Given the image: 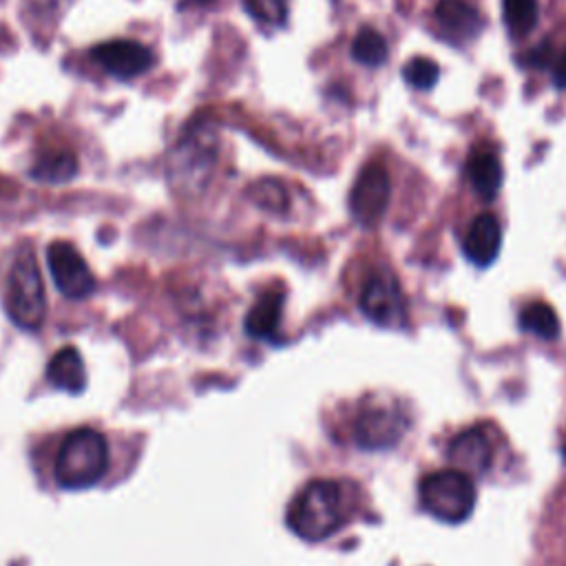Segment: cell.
Instances as JSON below:
<instances>
[{"label":"cell","instance_id":"cell-1","mask_svg":"<svg viewBox=\"0 0 566 566\" xmlns=\"http://www.w3.org/2000/svg\"><path fill=\"white\" fill-rule=\"evenodd\" d=\"M287 526L307 542H321L345 522L343 489L334 480L307 482L290 502Z\"/></svg>","mask_w":566,"mask_h":566},{"label":"cell","instance_id":"cell-2","mask_svg":"<svg viewBox=\"0 0 566 566\" xmlns=\"http://www.w3.org/2000/svg\"><path fill=\"white\" fill-rule=\"evenodd\" d=\"M108 469V442L106 438L91 429H73L60 444L55 455V480L62 489L75 491L93 486L104 478Z\"/></svg>","mask_w":566,"mask_h":566},{"label":"cell","instance_id":"cell-3","mask_svg":"<svg viewBox=\"0 0 566 566\" xmlns=\"http://www.w3.org/2000/svg\"><path fill=\"white\" fill-rule=\"evenodd\" d=\"M217 164V137L208 128L190 130L170 153L166 177L170 188L181 197L199 195Z\"/></svg>","mask_w":566,"mask_h":566},{"label":"cell","instance_id":"cell-4","mask_svg":"<svg viewBox=\"0 0 566 566\" xmlns=\"http://www.w3.org/2000/svg\"><path fill=\"white\" fill-rule=\"evenodd\" d=\"M7 314L20 329L35 332L46 314V296L42 274L33 250L22 248L7 274Z\"/></svg>","mask_w":566,"mask_h":566},{"label":"cell","instance_id":"cell-5","mask_svg":"<svg viewBox=\"0 0 566 566\" xmlns=\"http://www.w3.org/2000/svg\"><path fill=\"white\" fill-rule=\"evenodd\" d=\"M420 504L440 522H462L475 506V486L469 473L460 469H444L420 480Z\"/></svg>","mask_w":566,"mask_h":566},{"label":"cell","instance_id":"cell-6","mask_svg":"<svg viewBox=\"0 0 566 566\" xmlns=\"http://www.w3.org/2000/svg\"><path fill=\"white\" fill-rule=\"evenodd\" d=\"M389 192H391L389 175L382 168V164L365 166L358 172L349 192V210L354 219L365 228L376 226L387 210Z\"/></svg>","mask_w":566,"mask_h":566},{"label":"cell","instance_id":"cell-7","mask_svg":"<svg viewBox=\"0 0 566 566\" xmlns=\"http://www.w3.org/2000/svg\"><path fill=\"white\" fill-rule=\"evenodd\" d=\"M49 270L55 287L69 298H84L95 290V279L84 256L66 241H53L46 250Z\"/></svg>","mask_w":566,"mask_h":566},{"label":"cell","instance_id":"cell-8","mask_svg":"<svg viewBox=\"0 0 566 566\" xmlns=\"http://www.w3.org/2000/svg\"><path fill=\"white\" fill-rule=\"evenodd\" d=\"M363 314L382 327H398L405 323V303L396 279L387 272L371 274L360 290Z\"/></svg>","mask_w":566,"mask_h":566},{"label":"cell","instance_id":"cell-9","mask_svg":"<svg viewBox=\"0 0 566 566\" xmlns=\"http://www.w3.org/2000/svg\"><path fill=\"white\" fill-rule=\"evenodd\" d=\"M402 431L405 420L389 405H367L354 422V438L363 449L394 447L400 440Z\"/></svg>","mask_w":566,"mask_h":566},{"label":"cell","instance_id":"cell-10","mask_svg":"<svg viewBox=\"0 0 566 566\" xmlns=\"http://www.w3.org/2000/svg\"><path fill=\"white\" fill-rule=\"evenodd\" d=\"M93 60L115 77L142 75L153 64V53L135 40H108L93 49Z\"/></svg>","mask_w":566,"mask_h":566},{"label":"cell","instance_id":"cell-11","mask_svg":"<svg viewBox=\"0 0 566 566\" xmlns=\"http://www.w3.org/2000/svg\"><path fill=\"white\" fill-rule=\"evenodd\" d=\"M449 460L464 473H484L493 460V447L482 429H469L449 444Z\"/></svg>","mask_w":566,"mask_h":566},{"label":"cell","instance_id":"cell-12","mask_svg":"<svg viewBox=\"0 0 566 566\" xmlns=\"http://www.w3.org/2000/svg\"><path fill=\"white\" fill-rule=\"evenodd\" d=\"M500 243H502L500 223L493 214L484 212L471 221L462 241V250L471 263L489 265L495 261L500 252Z\"/></svg>","mask_w":566,"mask_h":566},{"label":"cell","instance_id":"cell-13","mask_svg":"<svg viewBox=\"0 0 566 566\" xmlns=\"http://www.w3.org/2000/svg\"><path fill=\"white\" fill-rule=\"evenodd\" d=\"M436 20L444 35L455 42L473 40L482 29L478 9L464 0H440L436 4Z\"/></svg>","mask_w":566,"mask_h":566},{"label":"cell","instance_id":"cell-14","mask_svg":"<svg viewBox=\"0 0 566 566\" xmlns=\"http://www.w3.org/2000/svg\"><path fill=\"white\" fill-rule=\"evenodd\" d=\"M502 164L491 150H473L467 161V177L473 190L484 199L491 201L500 186H502Z\"/></svg>","mask_w":566,"mask_h":566},{"label":"cell","instance_id":"cell-15","mask_svg":"<svg viewBox=\"0 0 566 566\" xmlns=\"http://www.w3.org/2000/svg\"><path fill=\"white\" fill-rule=\"evenodd\" d=\"M283 314V294L281 292H265L248 312L245 316V332L254 338L272 340L279 332Z\"/></svg>","mask_w":566,"mask_h":566},{"label":"cell","instance_id":"cell-16","mask_svg":"<svg viewBox=\"0 0 566 566\" xmlns=\"http://www.w3.org/2000/svg\"><path fill=\"white\" fill-rule=\"evenodd\" d=\"M46 376L60 389H66L71 394L82 391L84 382H86V371H84V363H82V356L77 354V349L75 347L57 349L53 354V358L49 360Z\"/></svg>","mask_w":566,"mask_h":566},{"label":"cell","instance_id":"cell-17","mask_svg":"<svg viewBox=\"0 0 566 566\" xmlns=\"http://www.w3.org/2000/svg\"><path fill=\"white\" fill-rule=\"evenodd\" d=\"M77 172V159L69 150H55L42 155L31 168V177L44 184H62L69 181Z\"/></svg>","mask_w":566,"mask_h":566},{"label":"cell","instance_id":"cell-18","mask_svg":"<svg viewBox=\"0 0 566 566\" xmlns=\"http://www.w3.org/2000/svg\"><path fill=\"white\" fill-rule=\"evenodd\" d=\"M502 11H504V24L513 38H524L528 35L539 15L537 0H502Z\"/></svg>","mask_w":566,"mask_h":566},{"label":"cell","instance_id":"cell-19","mask_svg":"<svg viewBox=\"0 0 566 566\" xmlns=\"http://www.w3.org/2000/svg\"><path fill=\"white\" fill-rule=\"evenodd\" d=\"M520 325L526 332H531L539 338H546V340H553L559 334V318H557L555 310L546 303L526 305L520 314Z\"/></svg>","mask_w":566,"mask_h":566},{"label":"cell","instance_id":"cell-20","mask_svg":"<svg viewBox=\"0 0 566 566\" xmlns=\"http://www.w3.org/2000/svg\"><path fill=\"white\" fill-rule=\"evenodd\" d=\"M352 55L365 66H380L387 60V42L376 29H360L352 42Z\"/></svg>","mask_w":566,"mask_h":566},{"label":"cell","instance_id":"cell-21","mask_svg":"<svg viewBox=\"0 0 566 566\" xmlns=\"http://www.w3.org/2000/svg\"><path fill=\"white\" fill-rule=\"evenodd\" d=\"M250 199L270 212H283L287 208V192L276 179H259L248 190Z\"/></svg>","mask_w":566,"mask_h":566},{"label":"cell","instance_id":"cell-22","mask_svg":"<svg viewBox=\"0 0 566 566\" xmlns=\"http://www.w3.org/2000/svg\"><path fill=\"white\" fill-rule=\"evenodd\" d=\"M402 77L407 84H411L418 91H427L431 88L438 77H440V69L433 60L429 57H411L405 66H402Z\"/></svg>","mask_w":566,"mask_h":566},{"label":"cell","instance_id":"cell-23","mask_svg":"<svg viewBox=\"0 0 566 566\" xmlns=\"http://www.w3.org/2000/svg\"><path fill=\"white\" fill-rule=\"evenodd\" d=\"M243 9L261 22L268 24H283L287 18V2L285 0H241Z\"/></svg>","mask_w":566,"mask_h":566},{"label":"cell","instance_id":"cell-24","mask_svg":"<svg viewBox=\"0 0 566 566\" xmlns=\"http://www.w3.org/2000/svg\"><path fill=\"white\" fill-rule=\"evenodd\" d=\"M548 60H551V44H548V42H542V44L535 46V49L531 51V55H528V62H531L533 66H546Z\"/></svg>","mask_w":566,"mask_h":566},{"label":"cell","instance_id":"cell-25","mask_svg":"<svg viewBox=\"0 0 566 566\" xmlns=\"http://www.w3.org/2000/svg\"><path fill=\"white\" fill-rule=\"evenodd\" d=\"M553 82H555V86L566 88V49H564V53L559 55V60L555 62V69H553Z\"/></svg>","mask_w":566,"mask_h":566},{"label":"cell","instance_id":"cell-26","mask_svg":"<svg viewBox=\"0 0 566 566\" xmlns=\"http://www.w3.org/2000/svg\"><path fill=\"white\" fill-rule=\"evenodd\" d=\"M564 453H566V449H564Z\"/></svg>","mask_w":566,"mask_h":566}]
</instances>
